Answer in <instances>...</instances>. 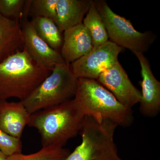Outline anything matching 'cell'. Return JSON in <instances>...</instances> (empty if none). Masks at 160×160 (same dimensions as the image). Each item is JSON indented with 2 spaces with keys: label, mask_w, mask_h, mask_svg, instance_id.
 Returning a JSON list of instances; mask_svg holds the SVG:
<instances>
[{
  "label": "cell",
  "mask_w": 160,
  "mask_h": 160,
  "mask_svg": "<svg viewBox=\"0 0 160 160\" xmlns=\"http://www.w3.org/2000/svg\"><path fill=\"white\" fill-rule=\"evenodd\" d=\"M78 79L70 65L66 63L57 65L51 74L21 102L30 114L60 105L74 98Z\"/></svg>",
  "instance_id": "5"
},
{
  "label": "cell",
  "mask_w": 160,
  "mask_h": 160,
  "mask_svg": "<svg viewBox=\"0 0 160 160\" xmlns=\"http://www.w3.org/2000/svg\"><path fill=\"white\" fill-rule=\"evenodd\" d=\"M96 80L126 107L132 109L139 103L141 92L131 82L118 61L103 71Z\"/></svg>",
  "instance_id": "8"
},
{
  "label": "cell",
  "mask_w": 160,
  "mask_h": 160,
  "mask_svg": "<svg viewBox=\"0 0 160 160\" xmlns=\"http://www.w3.org/2000/svg\"><path fill=\"white\" fill-rule=\"evenodd\" d=\"M85 116L73 98L32 113L28 126L37 129L42 147H64L80 132Z\"/></svg>",
  "instance_id": "1"
},
{
  "label": "cell",
  "mask_w": 160,
  "mask_h": 160,
  "mask_svg": "<svg viewBox=\"0 0 160 160\" xmlns=\"http://www.w3.org/2000/svg\"><path fill=\"white\" fill-rule=\"evenodd\" d=\"M82 23L90 32L93 48L109 41L105 24L94 1H92L91 6Z\"/></svg>",
  "instance_id": "16"
},
{
  "label": "cell",
  "mask_w": 160,
  "mask_h": 160,
  "mask_svg": "<svg viewBox=\"0 0 160 160\" xmlns=\"http://www.w3.org/2000/svg\"><path fill=\"white\" fill-rule=\"evenodd\" d=\"M94 1L105 24L109 41L133 53H144L148 51L155 40L154 34L150 31H138L129 20L115 13L106 1Z\"/></svg>",
  "instance_id": "6"
},
{
  "label": "cell",
  "mask_w": 160,
  "mask_h": 160,
  "mask_svg": "<svg viewBox=\"0 0 160 160\" xmlns=\"http://www.w3.org/2000/svg\"><path fill=\"white\" fill-rule=\"evenodd\" d=\"M93 48L91 34L82 23L64 31L60 53L67 65L86 55Z\"/></svg>",
  "instance_id": "11"
},
{
  "label": "cell",
  "mask_w": 160,
  "mask_h": 160,
  "mask_svg": "<svg viewBox=\"0 0 160 160\" xmlns=\"http://www.w3.org/2000/svg\"><path fill=\"white\" fill-rule=\"evenodd\" d=\"M134 53L141 67L142 98L139 103L140 112L144 116L155 117L160 111V82L153 75L149 61L144 53Z\"/></svg>",
  "instance_id": "10"
},
{
  "label": "cell",
  "mask_w": 160,
  "mask_h": 160,
  "mask_svg": "<svg viewBox=\"0 0 160 160\" xmlns=\"http://www.w3.org/2000/svg\"><path fill=\"white\" fill-rule=\"evenodd\" d=\"M71 152L63 147H42L38 151L29 154L16 153L7 157L6 160H65Z\"/></svg>",
  "instance_id": "17"
},
{
  "label": "cell",
  "mask_w": 160,
  "mask_h": 160,
  "mask_svg": "<svg viewBox=\"0 0 160 160\" xmlns=\"http://www.w3.org/2000/svg\"><path fill=\"white\" fill-rule=\"evenodd\" d=\"M92 0H58L57 26L61 32L82 23Z\"/></svg>",
  "instance_id": "14"
},
{
  "label": "cell",
  "mask_w": 160,
  "mask_h": 160,
  "mask_svg": "<svg viewBox=\"0 0 160 160\" xmlns=\"http://www.w3.org/2000/svg\"><path fill=\"white\" fill-rule=\"evenodd\" d=\"M30 22L38 35L50 47L58 51L61 49L63 38L53 21L46 18L36 17Z\"/></svg>",
  "instance_id": "15"
},
{
  "label": "cell",
  "mask_w": 160,
  "mask_h": 160,
  "mask_svg": "<svg viewBox=\"0 0 160 160\" xmlns=\"http://www.w3.org/2000/svg\"><path fill=\"white\" fill-rule=\"evenodd\" d=\"M22 145L21 139L13 137L0 129V150L7 156L21 153Z\"/></svg>",
  "instance_id": "20"
},
{
  "label": "cell",
  "mask_w": 160,
  "mask_h": 160,
  "mask_svg": "<svg viewBox=\"0 0 160 160\" xmlns=\"http://www.w3.org/2000/svg\"><path fill=\"white\" fill-rule=\"evenodd\" d=\"M30 1L0 0V14L5 17L21 21L28 16Z\"/></svg>",
  "instance_id": "18"
},
{
  "label": "cell",
  "mask_w": 160,
  "mask_h": 160,
  "mask_svg": "<svg viewBox=\"0 0 160 160\" xmlns=\"http://www.w3.org/2000/svg\"><path fill=\"white\" fill-rule=\"evenodd\" d=\"M24 48L33 61L44 68L52 69L58 64H65L59 51L50 47L38 35L31 22L22 20Z\"/></svg>",
  "instance_id": "9"
},
{
  "label": "cell",
  "mask_w": 160,
  "mask_h": 160,
  "mask_svg": "<svg viewBox=\"0 0 160 160\" xmlns=\"http://www.w3.org/2000/svg\"><path fill=\"white\" fill-rule=\"evenodd\" d=\"M73 99L85 116L110 120L122 127H129L133 123L132 109L120 102L96 80L78 79Z\"/></svg>",
  "instance_id": "3"
},
{
  "label": "cell",
  "mask_w": 160,
  "mask_h": 160,
  "mask_svg": "<svg viewBox=\"0 0 160 160\" xmlns=\"http://www.w3.org/2000/svg\"><path fill=\"white\" fill-rule=\"evenodd\" d=\"M21 101L0 102V129L13 137L21 139L30 117Z\"/></svg>",
  "instance_id": "12"
},
{
  "label": "cell",
  "mask_w": 160,
  "mask_h": 160,
  "mask_svg": "<svg viewBox=\"0 0 160 160\" xmlns=\"http://www.w3.org/2000/svg\"><path fill=\"white\" fill-rule=\"evenodd\" d=\"M110 120L85 116L80 131L82 142L65 160H124L118 153Z\"/></svg>",
  "instance_id": "4"
},
{
  "label": "cell",
  "mask_w": 160,
  "mask_h": 160,
  "mask_svg": "<svg viewBox=\"0 0 160 160\" xmlns=\"http://www.w3.org/2000/svg\"><path fill=\"white\" fill-rule=\"evenodd\" d=\"M32 60L26 49L0 62V102L12 98L23 101L51 74Z\"/></svg>",
  "instance_id": "2"
},
{
  "label": "cell",
  "mask_w": 160,
  "mask_h": 160,
  "mask_svg": "<svg viewBox=\"0 0 160 160\" xmlns=\"http://www.w3.org/2000/svg\"><path fill=\"white\" fill-rule=\"evenodd\" d=\"M20 22L0 14V62L24 49Z\"/></svg>",
  "instance_id": "13"
},
{
  "label": "cell",
  "mask_w": 160,
  "mask_h": 160,
  "mask_svg": "<svg viewBox=\"0 0 160 160\" xmlns=\"http://www.w3.org/2000/svg\"><path fill=\"white\" fill-rule=\"evenodd\" d=\"M7 157V155L0 150V160H6Z\"/></svg>",
  "instance_id": "21"
},
{
  "label": "cell",
  "mask_w": 160,
  "mask_h": 160,
  "mask_svg": "<svg viewBox=\"0 0 160 160\" xmlns=\"http://www.w3.org/2000/svg\"><path fill=\"white\" fill-rule=\"evenodd\" d=\"M122 49L109 40L72 63L70 69L78 79L96 80L103 71L118 61V55Z\"/></svg>",
  "instance_id": "7"
},
{
  "label": "cell",
  "mask_w": 160,
  "mask_h": 160,
  "mask_svg": "<svg viewBox=\"0 0 160 160\" xmlns=\"http://www.w3.org/2000/svg\"><path fill=\"white\" fill-rule=\"evenodd\" d=\"M58 0H31L29 13L34 18H46L52 20L57 25V4Z\"/></svg>",
  "instance_id": "19"
}]
</instances>
